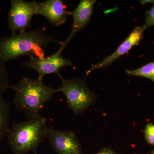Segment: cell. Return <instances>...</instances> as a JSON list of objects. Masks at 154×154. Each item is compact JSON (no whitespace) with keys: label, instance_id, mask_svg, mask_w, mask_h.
Instances as JSON below:
<instances>
[{"label":"cell","instance_id":"obj_1","mask_svg":"<svg viewBox=\"0 0 154 154\" xmlns=\"http://www.w3.org/2000/svg\"><path fill=\"white\" fill-rule=\"evenodd\" d=\"M63 43L40 28L14 33L0 39V60L6 63L25 55L42 58L45 57V47Z\"/></svg>","mask_w":154,"mask_h":154},{"label":"cell","instance_id":"obj_2","mask_svg":"<svg viewBox=\"0 0 154 154\" xmlns=\"http://www.w3.org/2000/svg\"><path fill=\"white\" fill-rule=\"evenodd\" d=\"M15 91L14 106L25 113L28 119L40 116L45 105L52 98L58 89L45 85L42 80L22 77L15 85L10 86Z\"/></svg>","mask_w":154,"mask_h":154},{"label":"cell","instance_id":"obj_3","mask_svg":"<svg viewBox=\"0 0 154 154\" xmlns=\"http://www.w3.org/2000/svg\"><path fill=\"white\" fill-rule=\"evenodd\" d=\"M46 119L41 116L14 123L6 135L13 154H28L35 151L46 138Z\"/></svg>","mask_w":154,"mask_h":154},{"label":"cell","instance_id":"obj_4","mask_svg":"<svg viewBox=\"0 0 154 154\" xmlns=\"http://www.w3.org/2000/svg\"><path fill=\"white\" fill-rule=\"evenodd\" d=\"M61 84L58 89L66 98L67 102L73 113L82 114L94 105L96 96L83 80L79 79H64L60 77Z\"/></svg>","mask_w":154,"mask_h":154},{"label":"cell","instance_id":"obj_5","mask_svg":"<svg viewBox=\"0 0 154 154\" xmlns=\"http://www.w3.org/2000/svg\"><path fill=\"white\" fill-rule=\"evenodd\" d=\"M8 15V24L12 34L24 32L30 27L33 17L37 15V2L11 0Z\"/></svg>","mask_w":154,"mask_h":154},{"label":"cell","instance_id":"obj_6","mask_svg":"<svg viewBox=\"0 0 154 154\" xmlns=\"http://www.w3.org/2000/svg\"><path fill=\"white\" fill-rule=\"evenodd\" d=\"M46 138L56 154H84L82 145L74 132L48 128Z\"/></svg>","mask_w":154,"mask_h":154},{"label":"cell","instance_id":"obj_7","mask_svg":"<svg viewBox=\"0 0 154 154\" xmlns=\"http://www.w3.org/2000/svg\"><path fill=\"white\" fill-rule=\"evenodd\" d=\"M72 65L69 60L64 58L62 53L57 51L52 55L42 58L30 56L28 60L22 65L34 70L38 73L37 79L42 80L45 76L52 74H55L60 78V69L64 66H71Z\"/></svg>","mask_w":154,"mask_h":154},{"label":"cell","instance_id":"obj_8","mask_svg":"<svg viewBox=\"0 0 154 154\" xmlns=\"http://www.w3.org/2000/svg\"><path fill=\"white\" fill-rule=\"evenodd\" d=\"M96 2L95 0H82L74 10L68 11L69 15L72 16L73 19L71 31L58 52L62 53L75 34L88 25L93 15Z\"/></svg>","mask_w":154,"mask_h":154},{"label":"cell","instance_id":"obj_9","mask_svg":"<svg viewBox=\"0 0 154 154\" xmlns=\"http://www.w3.org/2000/svg\"><path fill=\"white\" fill-rule=\"evenodd\" d=\"M146 29V28L144 25L135 27L128 37L113 54L107 56L99 63L92 65L91 68L86 72V75H88L91 72L97 69L106 67L118 58L127 53L133 47L138 45L143 38V33Z\"/></svg>","mask_w":154,"mask_h":154},{"label":"cell","instance_id":"obj_10","mask_svg":"<svg viewBox=\"0 0 154 154\" xmlns=\"http://www.w3.org/2000/svg\"><path fill=\"white\" fill-rule=\"evenodd\" d=\"M37 15H41L54 26L59 27L66 22L69 15L62 0H46L37 2Z\"/></svg>","mask_w":154,"mask_h":154},{"label":"cell","instance_id":"obj_11","mask_svg":"<svg viewBox=\"0 0 154 154\" xmlns=\"http://www.w3.org/2000/svg\"><path fill=\"white\" fill-rule=\"evenodd\" d=\"M11 111L10 105L0 95V143L8 131Z\"/></svg>","mask_w":154,"mask_h":154},{"label":"cell","instance_id":"obj_12","mask_svg":"<svg viewBox=\"0 0 154 154\" xmlns=\"http://www.w3.org/2000/svg\"><path fill=\"white\" fill-rule=\"evenodd\" d=\"M125 72L130 75L137 76L149 79L154 84V62L147 64L136 69H126Z\"/></svg>","mask_w":154,"mask_h":154},{"label":"cell","instance_id":"obj_13","mask_svg":"<svg viewBox=\"0 0 154 154\" xmlns=\"http://www.w3.org/2000/svg\"><path fill=\"white\" fill-rule=\"evenodd\" d=\"M5 63L0 60V95H2L11 86L9 85L8 73Z\"/></svg>","mask_w":154,"mask_h":154},{"label":"cell","instance_id":"obj_14","mask_svg":"<svg viewBox=\"0 0 154 154\" xmlns=\"http://www.w3.org/2000/svg\"><path fill=\"white\" fill-rule=\"evenodd\" d=\"M144 136L147 143L154 146V123L149 122L144 129Z\"/></svg>","mask_w":154,"mask_h":154},{"label":"cell","instance_id":"obj_15","mask_svg":"<svg viewBox=\"0 0 154 154\" xmlns=\"http://www.w3.org/2000/svg\"><path fill=\"white\" fill-rule=\"evenodd\" d=\"M144 25L146 28L154 26V2L151 8L146 11V23Z\"/></svg>","mask_w":154,"mask_h":154},{"label":"cell","instance_id":"obj_16","mask_svg":"<svg viewBox=\"0 0 154 154\" xmlns=\"http://www.w3.org/2000/svg\"><path fill=\"white\" fill-rule=\"evenodd\" d=\"M95 154H116L114 150L109 147H104Z\"/></svg>","mask_w":154,"mask_h":154},{"label":"cell","instance_id":"obj_17","mask_svg":"<svg viewBox=\"0 0 154 154\" xmlns=\"http://www.w3.org/2000/svg\"><path fill=\"white\" fill-rule=\"evenodd\" d=\"M150 154H154V150H152V151Z\"/></svg>","mask_w":154,"mask_h":154},{"label":"cell","instance_id":"obj_18","mask_svg":"<svg viewBox=\"0 0 154 154\" xmlns=\"http://www.w3.org/2000/svg\"></svg>","mask_w":154,"mask_h":154}]
</instances>
